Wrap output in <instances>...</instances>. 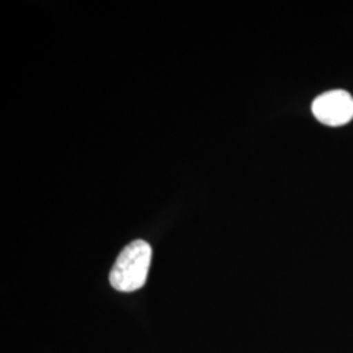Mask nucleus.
Here are the masks:
<instances>
[{
    "label": "nucleus",
    "mask_w": 353,
    "mask_h": 353,
    "mask_svg": "<svg viewBox=\"0 0 353 353\" xmlns=\"http://www.w3.org/2000/svg\"><path fill=\"white\" fill-rule=\"evenodd\" d=\"M313 113L321 123L341 126L353 118L352 96L344 90H331L313 102Z\"/></svg>",
    "instance_id": "nucleus-2"
},
{
    "label": "nucleus",
    "mask_w": 353,
    "mask_h": 353,
    "mask_svg": "<svg viewBox=\"0 0 353 353\" xmlns=\"http://www.w3.org/2000/svg\"><path fill=\"white\" fill-rule=\"evenodd\" d=\"M152 248L148 242L138 240L123 249L110 272V284L119 292H134L145 284L151 267Z\"/></svg>",
    "instance_id": "nucleus-1"
}]
</instances>
